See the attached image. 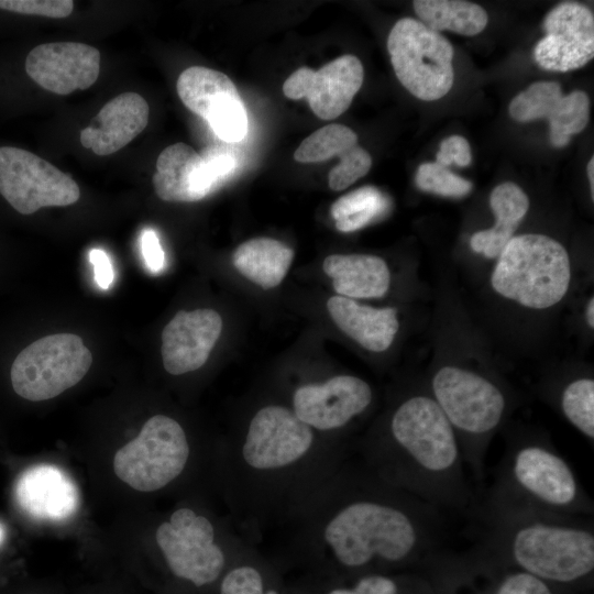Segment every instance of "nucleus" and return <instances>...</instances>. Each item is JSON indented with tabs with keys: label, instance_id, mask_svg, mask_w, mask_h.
Returning a JSON list of instances; mask_svg holds the SVG:
<instances>
[{
	"label": "nucleus",
	"instance_id": "4c0bfd02",
	"mask_svg": "<svg viewBox=\"0 0 594 594\" xmlns=\"http://www.w3.org/2000/svg\"><path fill=\"white\" fill-rule=\"evenodd\" d=\"M199 155L218 185L237 167V157L227 146L210 145L205 147Z\"/></svg>",
	"mask_w": 594,
	"mask_h": 594
},
{
	"label": "nucleus",
	"instance_id": "79ce46f5",
	"mask_svg": "<svg viewBox=\"0 0 594 594\" xmlns=\"http://www.w3.org/2000/svg\"><path fill=\"white\" fill-rule=\"evenodd\" d=\"M585 318H586L587 326L591 329H593L594 328V298L593 297H591L587 302L586 310H585Z\"/></svg>",
	"mask_w": 594,
	"mask_h": 594
},
{
	"label": "nucleus",
	"instance_id": "c9c22d12",
	"mask_svg": "<svg viewBox=\"0 0 594 594\" xmlns=\"http://www.w3.org/2000/svg\"><path fill=\"white\" fill-rule=\"evenodd\" d=\"M326 594H402L398 580L385 573L362 574L351 586H336Z\"/></svg>",
	"mask_w": 594,
	"mask_h": 594
},
{
	"label": "nucleus",
	"instance_id": "423d86ee",
	"mask_svg": "<svg viewBox=\"0 0 594 594\" xmlns=\"http://www.w3.org/2000/svg\"><path fill=\"white\" fill-rule=\"evenodd\" d=\"M430 395L452 426L473 479L482 484L490 442L509 409L507 395L491 378L454 365L436 371Z\"/></svg>",
	"mask_w": 594,
	"mask_h": 594
},
{
	"label": "nucleus",
	"instance_id": "cd10ccee",
	"mask_svg": "<svg viewBox=\"0 0 594 594\" xmlns=\"http://www.w3.org/2000/svg\"><path fill=\"white\" fill-rule=\"evenodd\" d=\"M389 209V199L374 186H363L336 200L331 216L341 232L360 230L383 217Z\"/></svg>",
	"mask_w": 594,
	"mask_h": 594
},
{
	"label": "nucleus",
	"instance_id": "393cba45",
	"mask_svg": "<svg viewBox=\"0 0 594 594\" xmlns=\"http://www.w3.org/2000/svg\"><path fill=\"white\" fill-rule=\"evenodd\" d=\"M294 251L272 238H254L241 243L232 255L238 272L268 289L282 283L294 258Z\"/></svg>",
	"mask_w": 594,
	"mask_h": 594
},
{
	"label": "nucleus",
	"instance_id": "ea45409f",
	"mask_svg": "<svg viewBox=\"0 0 594 594\" xmlns=\"http://www.w3.org/2000/svg\"><path fill=\"white\" fill-rule=\"evenodd\" d=\"M141 249L147 268L152 273L161 272L165 266V254L158 237L153 230H145L143 232Z\"/></svg>",
	"mask_w": 594,
	"mask_h": 594
},
{
	"label": "nucleus",
	"instance_id": "0eeeda50",
	"mask_svg": "<svg viewBox=\"0 0 594 594\" xmlns=\"http://www.w3.org/2000/svg\"><path fill=\"white\" fill-rule=\"evenodd\" d=\"M170 573L196 587L219 581L249 543L231 520L217 525L211 517L187 506L175 509L155 531Z\"/></svg>",
	"mask_w": 594,
	"mask_h": 594
},
{
	"label": "nucleus",
	"instance_id": "a211bd4d",
	"mask_svg": "<svg viewBox=\"0 0 594 594\" xmlns=\"http://www.w3.org/2000/svg\"><path fill=\"white\" fill-rule=\"evenodd\" d=\"M221 331V316L213 309L178 311L162 332V359L166 372L182 375L200 369Z\"/></svg>",
	"mask_w": 594,
	"mask_h": 594
},
{
	"label": "nucleus",
	"instance_id": "e433bc0d",
	"mask_svg": "<svg viewBox=\"0 0 594 594\" xmlns=\"http://www.w3.org/2000/svg\"><path fill=\"white\" fill-rule=\"evenodd\" d=\"M492 594H556L549 582L518 570L507 574Z\"/></svg>",
	"mask_w": 594,
	"mask_h": 594
},
{
	"label": "nucleus",
	"instance_id": "5701e85b",
	"mask_svg": "<svg viewBox=\"0 0 594 594\" xmlns=\"http://www.w3.org/2000/svg\"><path fill=\"white\" fill-rule=\"evenodd\" d=\"M323 272L339 296L355 299L381 298L389 289L386 262L370 254H331L323 260Z\"/></svg>",
	"mask_w": 594,
	"mask_h": 594
},
{
	"label": "nucleus",
	"instance_id": "4be33fe9",
	"mask_svg": "<svg viewBox=\"0 0 594 594\" xmlns=\"http://www.w3.org/2000/svg\"><path fill=\"white\" fill-rule=\"evenodd\" d=\"M327 309L341 331L372 352L386 351L399 328L397 310L393 307L375 308L351 298L332 296L327 301Z\"/></svg>",
	"mask_w": 594,
	"mask_h": 594
},
{
	"label": "nucleus",
	"instance_id": "72a5a7b5",
	"mask_svg": "<svg viewBox=\"0 0 594 594\" xmlns=\"http://www.w3.org/2000/svg\"><path fill=\"white\" fill-rule=\"evenodd\" d=\"M207 122L213 132L228 143L241 141L248 131V117L241 99L218 109Z\"/></svg>",
	"mask_w": 594,
	"mask_h": 594
},
{
	"label": "nucleus",
	"instance_id": "7ed1b4c3",
	"mask_svg": "<svg viewBox=\"0 0 594 594\" xmlns=\"http://www.w3.org/2000/svg\"><path fill=\"white\" fill-rule=\"evenodd\" d=\"M354 453L386 483L446 513L471 518L477 506L458 438L430 393L402 398Z\"/></svg>",
	"mask_w": 594,
	"mask_h": 594
},
{
	"label": "nucleus",
	"instance_id": "f3484780",
	"mask_svg": "<svg viewBox=\"0 0 594 594\" xmlns=\"http://www.w3.org/2000/svg\"><path fill=\"white\" fill-rule=\"evenodd\" d=\"M25 70L42 88L68 95L88 89L96 82L100 72V52L78 42L45 43L29 53Z\"/></svg>",
	"mask_w": 594,
	"mask_h": 594
},
{
	"label": "nucleus",
	"instance_id": "2eb2a0df",
	"mask_svg": "<svg viewBox=\"0 0 594 594\" xmlns=\"http://www.w3.org/2000/svg\"><path fill=\"white\" fill-rule=\"evenodd\" d=\"M363 78L361 61L354 55H343L318 70L298 68L285 80L283 92L289 99L307 98L318 118L332 120L350 107Z\"/></svg>",
	"mask_w": 594,
	"mask_h": 594
},
{
	"label": "nucleus",
	"instance_id": "f03ea898",
	"mask_svg": "<svg viewBox=\"0 0 594 594\" xmlns=\"http://www.w3.org/2000/svg\"><path fill=\"white\" fill-rule=\"evenodd\" d=\"M351 452L346 443L304 424L288 406H261L218 455L228 518L243 539L261 546Z\"/></svg>",
	"mask_w": 594,
	"mask_h": 594
},
{
	"label": "nucleus",
	"instance_id": "bb28decb",
	"mask_svg": "<svg viewBox=\"0 0 594 594\" xmlns=\"http://www.w3.org/2000/svg\"><path fill=\"white\" fill-rule=\"evenodd\" d=\"M413 6L420 22L436 32L448 30L473 36L481 33L488 21L486 11L469 1L416 0Z\"/></svg>",
	"mask_w": 594,
	"mask_h": 594
},
{
	"label": "nucleus",
	"instance_id": "9b49d317",
	"mask_svg": "<svg viewBox=\"0 0 594 594\" xmlns=\"http://www.w3.org/2000/svg\"><path fill=\"white\" fill-rule=\"evenodd\" d=\"M91 364V352L79 336L50 334L18 354L11 366L12 387L28 400H47L80 382Z\"/></svg>",
	"mask_w": 594,
	"mask_h": 594
},
{
	"label": "nucleus",
	"instance_id": "c85d7f7f",
	"mask_svg": "<svg viewBox=\"0 0 594 594\" xmlns=\"http://www.w3.org/2000/svg\"><path fill=\"white\" fill-rule=\"evenodd\" d=\"M257 559L256 546L248 544L220 579L219 594H280L266 585Z\"/></svg>",
	"mask_w": 594,
	"mask_h": 594
},
{
	"label": "nucleus",
	"instance_id": "1a4fd4ad",
	"mask_svg": "<svg viewBox=\"0 0 594 594\" xmlns=\"http://www.w3.org/2000/svg\"><path fill=\"white\" fill-rule=\"evenodd\" d=\"M191 447L183 426L166 415H155L139 436L119 449L116 475L139 492H156L175 482L186 470Z\"/></svg>",
	"mask_w": 594,
	"mask_h": 594
},
{
	"label": "nucleus",
	"instance_id": "2f4dec72",
	"mask_svg": "<svg viewBox=\"0 0 594 594\" xmlns=\"http://www.w3.org/2000/svg\"><path fill=\"white\" fill-rule=\"evenodd\" d=\"M416 186L427 193L461 198L472 190V183L436 162L421 164L415 176Z\"/></svg>",
	"mask_w": 594,
	"mask_h": 594
},
{
	"label": "nucleus",
	"instance_id": "b1692460",
	"mask_svg": "<svg viewBox=\"0 0 594 594\" xmlns=\"http://www.w3.org/2000/svg\"><path fill=\"white\" fill-rule=\"evenodd\" d=\"M490 206L495 216V224L475 232L470 245L475 253L496 258L528 212L529 199L519 186L505 182L492 190Z\"/></svg>",
	"mask_w": 594,
	"mask_h": 594
},
{
	"label": "nucleus",
	"instance_id": "c756f323",
	"mask_svg": "<svg viewBox=\"0 0 594 594\" xmlns=\"http://www.w3.org/2000/svg\"><path fill=\"white\" fill-rule=\"evenodd\" d=\"M563 417L591 443L594 439V381L578 377L563 386L559 395Z\"/></svg>",
	"mask_w": 594,
	"mask_h": 594
},
{
	"label": "nucleus",
	"instance_id": "473e14b6",
	"mask_svg": "<svg viewBox=\"0 0 594 594\" xmlns=\"http://www.w3.org/2000/svg\"><path fill=\"white\" fill-rule=\"evenodd\" d=\"M339 157V164L330 170L328 176L329 187L336 191L348 188L365 176L372 166L371 155L359 144L348 148Z\"/></svg>",
	"mask_w": 594,
	"mask_h": 594
},
{
	"label": "nucleus",
	"instance_id": "ddd939ff",
	"mask_svg": "<svg viewBox=\"0 0 594 594\" xmlns=\"http://www.w3.org/2000/svg\"><path fill=\"white\" fill-rule=\"evenodd\" d=\"M373 398L366 381L353 375H336L321 383L298 386L289 408L315 431L337 439L334 433L366 413Z\"/></svg>",
	"mask_w": 594,
	"mask_h": 594
},
{
	"label": "nucleus",
	"instance_id": "dca6fc26",
	"mask_svg": "<svg viewBox=\"0 0 594 594\" xmlns=\"http://www.w3.org/2000/svg\"><path fill=\"white\" fill-rule=\"evenodd\" d=\"M510 117L518 122L547 119L549 140L554 147H564L573 134L582 132L590 119V99L581 90L563 95L554 81H537L519 92L509 105Z\"/></svg>",
	"mask_w": 594,
	"mask_h": 594
},
{
	"label": "nucleus",
	"instance_id": "6ab92c4d",
	"mask_svg": "<svg viewBox=\"0 0 594 594\" xmlns=\"http://www.w3.org/2000/svg\"><path fill=\"white\" fill-rule=\"evenodd\" d=\"M16 502L30 516L59 521L75 514L79 494L75 482L59 468L38 464L25 470L14 490Z\"/></svg>",
	"mask_w": 594,
	"mask_h": 594
},
{
	"label": "nucleus",
	"instance_id": "f8f14e48",
	"mask_svg": "<svg viewBox=\"0 0 594 594\" xmlns=\"http://www.w3.org/2000/svg\"><path fill=\"white\" fill-rule=\"evenodd\" d=\"M0 194L22 215L69 206L80 197L70 176L34 153L13 146L0 147Z\"/></svg>",
	"mask_w": 594,
	"mask_h": 594
},
{
	"label": "nucleus",
	"instance_id": "37998d69",
	"mask_svg": "<svg viewBox=\"0 0 594 594\" xmlns=\"http://www.w3.org/2000/svg\"><path fill=\"white\" fill-rule=\"evenodd\" d=\"M587 177L591 186L592 200L594 199V157L592 156L587 163Z\"/></svg>",
	"mask_w": 594,
	"mask_h": 594
},
{
	"label": "nucleus",
	"instance_id": "a878e982",
	"mask_svg": "<svg viewBox=\"0 0 594 594\" xmlns=\"http://www.w3.org/2000/svg\"><path fill=\"white\" fill-rule=\"evenodd\" d=\"M176 88L183 103L206 121L223 105L241 99L226 74L202 66L185 69L177 79Z\"/></svg>",
	"mask_w": 594,
	"mask_h": 594
},
{
	"label": "nucleus",
	"instance_id": "f704fd0d",
	"mask_svg": "<svg viewBox=\"0 0 594 594\" xmlns=\"http://www.w3.org/2000/svg\"><path fill=\"white\" fill-rule=\"evenodd\" d=\"M0 9L21 14L62 19L72 13L74 2L72 0H0Z\"/></svg>",
	"mask_w": 594,
	"mask_h": 594
},
{
	"label": "nucleus",
	"instance_id": "7c9ffc66",
	"mask_svg": "<svg viewBox=\"0 0 594 594\" xmlns=\"http://www.w3.org/2000/svg\"><path fill=\"white\" fill-rule=\"evenodd\" d=\"M358 144L356 133L343 124L322 127L307 136L295 151L294 157L300 163H319L340 156Z\"/></svg>",
	"mask_w": 594,
	"mask_h": 594
},
{
	"label": "nucleus",
	"instance_id": "f257e3e1",
	"mask_svg": "<svg viewBox=\"0 0 594 594\" xmlns=\"http://www.w3.org/2000/svg\"><path fill=\"white\" fill-rule=\"evenodd\" d=\"M447 514L386 483L352 451L261 546L323 569L381 573L444 546Z\"/></svg>",
	"mask_w": 594,
	"mask_h": 594
},
{
	"label": "nucleus",
	"instance_id": "aec40b11",
	"mask_svg": "<svg viewBox=\"0 0 594 594\" xmlns=\"http://www.w3.org/2000/svg\"><path fill=\"white\" fill-rule=\"evenodd\" d=\"M150 109L136 92H123L109 100L80 131V143L97 155L118 152L147 125Z\"/></svg>",
	"mask_w": 594,
	"mask_h": 594
},
{
	"label": "nucleus",
	"instance_id": "20e7f679",
	"mask_svg": "<svg viewBox=\"0 0 594 594\" xmlns=\"http://www.w3.org/2000/svg\"><path fill=\"white\" fill-rule=\"evenodd\" d=\"M473 520L480 527L473 546L483 557L558 584L593 573V517L522 514Z\"/></svg>",
	"mask_w": 594,
	"mask_h": 594
},
{
	"label": "nucleus",
	"instance_id": "4468645a",
	"mask_svg": "<svg viewBox=\"0 0 594 594\" xmlns=\"http://www.w3.org/2000/svg\"><path fill=\"white\" fill-rule=\"evenodd\" d=\"M546 35L536 44L534 57L546 70L570 72L586 65L594 56V16L575 2L554 7L543 20Z\"/></svg>",
	"mask_w": 594,
	"mask_h": 594
},
{
	"label": "nucleus",
	"instance_id": "a19ab883",
	"mask_svg": "<svg viewBox=\"0 0 594 594\" xmlns=\"http://www.w3.org/2000/svg\"><path fill=\"white\" fill-rule=\"evenodd\" d=\"M94 266L95 280L102 289H107L113 282V268L107 253L99 249H94L89 254Z\"/></svg>",
	"mask_w": 594,
	"mask_h": 594
},
{
	"label": "nucleus",
	"instance_id": "39448f33",
	"mask_svg": "<svg viewBox=\"0 0 594 594\" xmlns=\"http://www.w3.org/2000/svg\"><path fill=\"white\" fill-rule=\"evenodd\" d=\"M593 517L594 503L570 463L546 439H508L471 519L510 515Z\"/></svg>",
	"mask_w": 594,
	"mask_h": 594
},
{
	"label": "nucleus",
	"instance_id": "6e6552de",
	"mask_svg": "<svg viewBox=\"0 0 594 594\" xmlns=\"http://www.w3.org/2000/svg\"><path fill=\"white\" fill-rule=\"evenodd\" d=\"M491 276L499 296L530 309L559 304L571 283L565 248L540 233L514 235L504 246Z\"/></svg>",
	"mask_w": 594,
	"mask_h": 594
},
{
	"label": "nucleus",
	"instance_id": "58836bf2",
	"mask_svg": "<svg viewBox=\"0 0 594 594\" xmlns=\"http://www.w3.org/2000/svg\"><path fill=\"white\" fill-rule=\"evenodd\" d=\"M436 163L448 167L455 164L465 167L471 164L472 153L466 139L461 135H452L444 139L439 146Z\"/></svg>",
	"mask_w": 594,
	"mask_h": 594
},
{
	"label": "nucleus",
	"instance_id": "c03bdc74",
	"mask_svg": "<svg viewBox=\"0 0 594 594\" xmlns=\"http://www.w3.org/2000/svg\"><path fill=\"white\" fill-rule=\"evenodd\" d=\"M4 539V529H3V526L0 524V543L3 541Z\"/></svg>",
	"mask_w": 594,
	"mask_h": 594
},
{
	"label": "nucleus",
	"instance_id": "412c9836",
	"mask_svg": "<svg viewBox=\"0 0 594 594\" xmlns=\"http://www.w3.org/2000/svg\"><path fill=\"white\" fill-rule=\"evenodd\" d=\"M153 186L164 201L194 202L204 199L218 184L199 153L179 142L158 155Z\"/></svg>",
	"mask_w": 594,
	"mask_h": 594
},
{
	"label": "nucleus",
	"instance_id": "9d476101",
	"mask_svg": "<svg viewBox=\"0 0 594 594\" xmlns=\"http://www.w3.org/2000/svg\"><path fill=\"white\" fill-rule=\"evenodd\" d=\"M387 50L397 79L416 98L435 101L452 88L454 50L422 22L398 20L388 34Z\"/></svg>",
	"mask_w": 594,
	"mask_h": 594
}]
</instances>
